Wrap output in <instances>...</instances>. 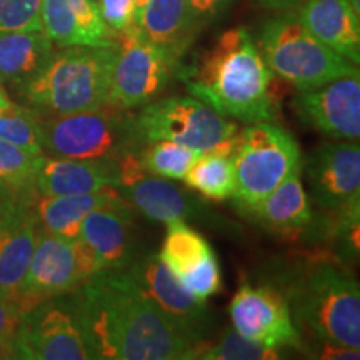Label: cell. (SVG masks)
I'll use <instances>...</instances> for the list:
<instances>
[{"mask_svg":"<svg viewBox=\"0 0 360 360\" xmlns=\"http://www.w3.org/2000/svg\"><path fill=\"white\" fill-rule=\"evenodd\" d=\"M75 292L92 359H191L195 344L148 302L125 270H101Z\"/></svg>","mask_w":360,"mask_h":360,"instance_id":"cell-1","label":"cell"},{"mask_svg":"<svg viewBox=\"0 0 360 360\" xmlns=\"http://www.w3.org/2000/svg\"><path fill=\"white\" fill-rule=\"evenodd\" d=\"M187 92L245 124L276 119L274 74L245 27L229 29L182 74Z\"/></svg>","mask_w":360,"mask_h":360,"instance_id":"cell-2","label":"cell"},{"mask_svg":"<svg viewBox=\"0 0 360 360\" xmlns=\"http://www.w3.org/2000/svg\"><path fill=\"white\" fill-rule=\"evenodd\" d=\"M283 297L295 327L314 342L360 349V290L350 274L319 260L292 278Z\"/></svg>","mask_w":360,"mask_h":360,"instance_id":"cell-3","label":"cell"},{"mask_svg":"<svg viewBox=\"0 0 360 360\" xmlns=\"http://www.w3.org/2000/svg\"><path fill=\"white\" fill-rule=\"evenodd\" d=\"M119 44L110 47H64L20 85L30 105L49 114H72L105 105Z\"/></svg>","mask_w":360,"mask_h":360,"instance_id":"cell-4","label":"cell"},{"mask_svg":"<svg viewBox=\"0 0 360 360\" xmlns=\"http://www.w3.org/2000/svg\"><path fill=\"white\" fill-rule=\"evenodd\" d=\"M35 115L42 152L62 159H115L139 154L143 143L135 132L134 115L110 105L72 114Z\"/></svg>","mask_w":360,"mask_h":360,"instance_id":"cell-5","label":"cell"},{"mask_svg":"<svg viewBox=\"0 0 360 360\" xmlns=\"http://www.w3.org/2000/svg\"><path fill=\"white\" fill-rule=\"evenodd\" d=\"M259 45L272 74L299 90H312L359 74L355 64L314 37L297 19L295 12L264 24Z\"/></svg>","mask_w":360,"mask_h":360,"instance_id":"cell-6","label":"cell"},{"mask_svg":"<svg viewBox=\"0 0 360 360\" xmlns=\"http://www.w3.org/2000/svg\"><path fill=\"white\" fill-rule=\"evenodd\" d=\"M135 132L143 146L172 141L199 154L217 150L233 154L237 124L195 97H167L152 101L134 115Z\"/></svg>","mask_w":360,"mask_h":360,"instance_id":"cell-7","label":"cell"},{"mask_svg":"<svg viewBox=\"0 0 360 360\" xmlns=\"http://www.w3.org/2000/svg\"><path fill=\"white\" fill-rule=\"evenodd\" d=\"M232 159L236 169L233 197L249 212L300 169V148L289 130L270 120L250 124L237 134Z\"/></svg>","mask_w":360,"mask_h":360,"instance_id":"cell-8","label":"cell"},{"mask_svg":"<svg viewBox=\"0 0 360 360\" xmlns=\"http://www.w3.org/2000/svg\"><path fill=\"white\" fill-rule=\"evenodd\" d=\"M97 272L96 255L82 238L58 237L40 229L17 304L25 314L44 300L80 289Z\"/></svg>","mask_w":360,"mask_h":360,"instance_id":"cell-9","label":"cell"},{"mask_svg":"<svg viewBox=\"0 0 360 360\" xmlns=\"http://www.w3.org/2000/svg\"><path fill=\"white\" fill-rule=\"evenodd\" d=\"M13 349L17 359L92 360L80 322L77 292L44 300L25 312Z\"/></svg>","mask_w":360,"mask_h":360,"instance_id":"cell-10","label":"cell"},{"mask_svg":"<svg viewBox=\"0 0 360 360\" xmlns=\"http://www.w3.org/2000/svg\"><path fill=\"white\" fill-rule=\"evenodd\" d=\"M177 57L130 30L119 35V53L112 69L107 105L134 110L164 92L177 65Z\"/></svg>","mask_w":360,"mask_h":360,"instance_id":"cell-11","label":"cell"},{"mask_svg":"<svg viewBox=\"0 0 360 360\" xmlns=\"http://www.w3.org/2000/svg\"><path fill=\"white\" fill-rule=\"evenodd\" d=\"M125 272L148 302L179 327L193 344L207 339V332L210 330V314L205 304L195 300L182 289L159 255L152 252L139 254Z\"/></svg>","mask_w":360,"mask_h":360,"instance_id":"cell-12","label":"cell"},{"mask_svg":"<svg viewBox=\"0 0 360 360\" xmlns=\"http://www.w3.org/2000/svg\"><path fill=\"white\" fill-rule=\"evenodd\" d=\"M232 326L245 339L269 349H300L297 330L285 297L274 287L242 283L229 304Z\"/></svg>","mask_w":360,"mask_h":360,"instance_id":"cell-13","label":"cell"},{"mask_svg":"<svg viewBox=\"0 0 360 360\" xmlns=\"http://www.w3.org/2000/svg\"><path fill=\"white\" fill-rule=\"evenodd\" d=\"M141 154H127L119 159L120 184L117 191L130 202L134 209L155 222L199 219L207 205L186 188L167 179L147 174L141 165Z\"/></svg>","mask_w":360,"mask_h":360,"instance_id":"cell-14","label":"cell"},{"mask_svg":"<svg viewBox=\"0 0 360 360\" xmlns=\"http://www.w3.org/2000/svg\"><path fill=\"white\" fill-rule=\"evenodd\" d=\"M297 117L334 141H359L360 77L359 74L332 80L322 87L300 90L292 101Z\"/></svg>","mask_w":360,"mask_h":360,"instance_id":"cell-15","label":"cell"},{"mask_svg":"<svg viewBox=\"0 0 360 360\" xmlns=\"http://www.w3.org/2000/svg\"><path fill=\"white\" fill-rule=\"evenodd\" d=\"M30 193H11L0 205V294L15 302L40 233Z\"/></svg>","mask_w":360,"mask_h":360,"instance_id":"cell-16","label":"cell"},{"mask_svg":"<svg viewBox=\"0 0 360 360\" xmlns=\"http://www.w3.org/2000/svg\"><path fill=\"white\" fill-rule=\"evenodd\" d=\"M305 172L315 204L339 210L359 200L360 147L357 141L323 142L310 154Z\"/></svg>","mask_w":360,"mask_h":360,"instance_id":"cell-17","label":"cell"},{"mask_svg":"<svg viewBox=\"0 0 360 360\" xmlns=\"http://www.w3.org/2000/svg\"><path fill=\"white\" fill-rule=\"evenodd\" d=\"M80 238L96 255L101 270H125L141 252L134 207L127 199L98 207L84 219Z\"/></svg>","mask_w":360,"mask_h":360,"instance_id":"cell-18","label":"cell"},{"mask_svg":"<svg viewBox=\"0 0 360 360\" xmlns=\"http://www.w3.org/2000/svg\"><path fill=\"white\" fill-rule=\"evenodd\" d=\"M42 32L60 47H110L119 44L115 34L103 22L94 0H42Z\"/></svg>","mask_w":360,"mask_h":360,"instance_id":"cell-19","label":"cell"},{"mask_svg":"<svg viewBox=\"0 0 360 360\" xmlns=\"http://www.w3.org/2000/svg\"><path fill=\"white\" fill-rule=\"evenodd\" d=\"M120 184L119 160L62 159L42 157L34 180L39 195H74L117 188Z\"/></svg>","mask_w":360,"mask_h":360,"instance_id":"cell-20","label":"cell"},{"mask_svg":"<svg viewBox=\"0 0 360 360\" xmlns=\"http://www.w3.org/2000/svg\"><path fill=\"white\" fill-rule=\"evenodd\" d=\"M295 15L314 37L352 64H359L360 19L349 0H304Z\"/></svg>","mask_w":360,"mask_h":360,"instance_id":"cell-21","label":"cell"},{"mask_svg":"<svg viewBox=\"0 0 360 360\" xmlns=\"http://www.w3.org/2000/svg\"><path fill=\"white\" fill-rule=\"evenodd\" d=\"M186 0H146L139 6L135 30L142 39L180 58L202 29Z\"/></svg>","mask_w":360,"mask_h":360,"instance_id":"cell-22","label":"cell"},{"mask_svg":"<svg viewBox=\"0 0 360 360\" xmlns=\"http://www.w3.org/2000/svg\"><path fill=\"white\" fill-rule=\"evenodd\" d=\"M269 231L276 233H300L312 224L314 212L309 193L305 192L300 169L292 172L276 191H272L249 210Z\"/></svg>","mask_w":360,"mask_h":360,"instance_id":"cell-23","label":"cell"},{"mask_svg":"<svg viewBox=\"0 0 360 360\" xmlns=\"http://www.w3.org/2000/svg\"><path fill=\"white\" fill-rule=\"evenodd\" d=\"M122 199L124 195L117 188H105L90 193H74V195H40L34 207L42 231L58 237L79 238L84 219L92 210Z\"/></svg>","mask_w":360,"mask_h":360,"instance_id":"cell-24","label":"cell"},{"mask_svg":"<svg viewBox=\"0 0 360 360\" xmlns=\"http://www.w3.org/2000/svg\"><path fill=\"white\" fill-rule=\"evenodd\" d=\"M52 53V40L42 30L0 34V80L20 87L47 64Z\"/></svg>","mask_w":360,"mask_h":360,"instance_id":"cell-25","label":"cell"},{"mask_svg":"<svg viewBox=\"0 0 360 360\" xmlns=\"http://www.w3.org/2000/svg\"><path fill=\"white\" fill-rule=\"evenodd\" d=\"M215 254L204 236L193 231L184 220L167 224V236L159 252V259L175 278H180Z\"/></svg>","mask_w":360,"mask_h":360,"instance_id":"cell-26","label":"cell"},{"mask_svg":"<svg viewBox=\"0 0 360 360\" xmlns=\"http://www.w3.org/2000/svg\"><path fill=\"white\" fill-rule=\"evenodd\" d=\"M187 187L210 200H225L233 197L236 191V169L232 154L207 152L188 169L182 179Z\"/></svg>","mask_w":360,"mask_h":360,"instance_id":"cell-27","label":"cell"},{"mask_svg":"<svg viewBox=\"0 0 360 360\" xmlns=\"http://www.w3.org/2000/svg\"><path fill=\"white\" fill-rule=\"evenodd\" d=\"M281 350L269 349L242 337L236 328H225L214 342L193 345L191 359L204 360H272L281 359Z\"/></svg>","mask_w":360,"mask_h":360,"instance_id":"cell-28","label":"cell"},{"mask_svg":"<svg viewBox=\"0 0 360 360\" xmlns=\"http://www.w3.org/2000/svg\"><path fill=\"white\" fill-rule=\"evenodd\" d=\"M200 155L199 152L172 141H157L143 146L139 159L147 174L164 179L182 180Z\"/></svg>","mask_w":360,"mask_h":360,"instance_id":"cell-29","label":"cell"},{"mask_svg":"<svg viewBox=\"0 0 360 360\" xmlns=\"http://www.w3.org/2000/svg\"><path fill=\"white\" fill-rule=\"evenodd\" d=\"M44 155L0 139V182L13 193L34 192V180Z\"/></svg>","mask_w":360,"mask_h":360,"instance_id":"cell-30","label":"cell"},{"mask_svg":"<svg viewBox=\"0 0 360 360\" xmlns=\"http://www.w3.org/2000/svg\"><path fill=\"white\" fill-rule=\"evenodd\" d=\"M0 139L24 147L25 150L32 152L35 155L44 154L34 112L25 107L15 105L13 102L8 107L0 109Z\"/></svg>","mask_w":360,"mask_h":360,"instance_id":"cell-31","label":"cell"},{"mask_svg":"<svg viewBox=\"0 0 360 360\" xmlns=\"http://www.w3.org/2000/svg\"><path fill=\"white\" fill-rule=\"evenodd\" d=\"M177 282L193 299L205 304L207 299H210L222 289V276H220L217 255L212 254L210 257H207L195 269L177 278Z\"/></svg>","mask_w":360,"mask_h":360,"instance_id":"cell-32","label":"cell"},{"mask_svg":"<svg viewBox=\"0 0 360 360\" xmlns=\"http://www.w3.org/2000/svg\"><path fill=\"white\" fill-rule=\"evenodd\" d=\"M42 0H0V34L19 30H42Z\"/></svg>","mask_w":360,"mask_h":360,"instance_id":"cell-33","label":"cell"},{"mask_svg":"<svg viewBox=\"0 0 360 360\" xmlns=\"http://www.w3.org/2000/svg\"><path fill=\"white\" fill-rule=\"evenodd\" d=\"M98 12L115 34L122 35L135 29L139 6L135 0H98Z\"/></svg>","mask_w":360,"mask_h":360,"instance_id":"cell-34","label":"cell"},{"mask_svg":"<svg viewBox=\"0 0 360 360\" xmlns=\"http://www.w3.org/2000/svg\"><path fill=\"white\" fill-rule=\"evenodd\" d=\"M22 317H24V312L20 310L19 304L11 297L0 294V337L2 339L13 342Z\"/></svg>","mask_w":360,"mask_h":360,"instance_id":"cell-35","label":"cell"},{"mask_svg":"<svg viewBox=\"0 0 360 360\" xmlns=\"http://www.w3.org/2000/svg\"><path fill=\"white\" fill-rule=\"evenodd\" d=\"M188 8L202 25L209 24L222 15L225 8L229 7L231 0H186Z\"/></svg>","mask_w":360,"mask_h":360,"instance_id":"cell-36","label":"cell"},{"mask_svg":"<svg viewBox=\"0 0 360 360\" xmlns=\"http://www.w3.org/2000/svg\"><path fill=\"white\" fill-rule=\"evenodd\" d=\"M259 2L274 11H290V8L299 7L304 0H259Z\"/></svg>","mask_w":360,"mask_h":360,"instance_id":"cell-37","label":"cell"},{"mask_svg":"<svg viewBox=\"0 0 360 360\" xmlns=\"http://www.w3.org/2000/svg\"><path fill=\"white\" fill-rule=\"evenodd\" d=\"M6 359H17V354L15 349H13V342L0 337V360Z\"/></svg>","mask_w":360,"mask_h":360,"instance_id":"cell-38","label":"cell"},{"mask_svg":"<svg viewBox=\"0 0 360 360\" xmlns=\"http://www.w3.org/2000/svg\"><path fill=\"white\" fill-rule=\"evenodd\" d=\"M12 103L11 98H8L6 89H4V84L2 80H0V109H4V107H8Z\"/></svg>","mask_w":360,"mask_h":360,"instance_id":"cell-39","label":"cell"},{"mask_svg":"<svg viewBox=\"0 0 360 360\" xmlns=\"http://www.w3.org/2000/svg\"><path fill=\"white\" fill-rule=\"evenodd\" d=\"M11 193H13V192H12V191H8V188H7L6 186H4L2 182H0V205L4 204V200H6L7 197L11 195Z\"/></svg>","mask_w":360,"mask_h":360,"instance_id":"cell-40","label":"cell"},{"mask_svg":"<svg viewBox=\"0 0 360 360\" xmlns=\"http://www.w3.org/2000/svg\"><path fill=\"white\" fill-rule=\"evenodd\" d=\"M349 2H350V6L354 7V11L360 15V0H349Z\"/></svg>","mask_w":360,"mask_h":360,"instance_id":"cell-41","label":"cell"},{"mask_svg":"<svg viewBox=\"0 0 360 360\" xmlns=\"http://www.w3.org/2000/svg\"><path fill=\"white\" fill-rule=\"evenodd\" d=\"M135 2H137V6H142V4L146 2V0H135Z\"/></svg>","mask_w":360,"mask_h":360,"instance_id":"cell-42","label":"cell"}]
</instances>
